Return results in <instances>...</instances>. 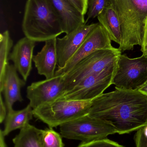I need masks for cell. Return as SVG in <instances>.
<instances>
[{
	"label": "cell",
	"instance_id": "obj_1",
	"mask_svg": "<svg viewBox=\"0 0 147 147\" xmlns=\"http://www.w3.org/2000/svg\"><path fill=\"white\" fill-rule=\"evenodd\" d=\"M88 115L110 124L117 134H129L147 125V96L115 89L93 99Z\"/></svg>",
	"mask_w": 147,
	"mask_h": 147
},
{
	"label": "cell",
	"instance_id": "obj_2",
	"mask_svg": "<svg viewBox=\"0 0 147 147\" xmlns=\"http://www.w3.org/2000/svg\"><path fill=\"white\" fill-rule=\"evenodd\" d=\"M25 36L45 42L63 33L59 18L48 0H27L22 22Z\"/></svg>",
	"mask_w": 147,
	"mask_h": 147
},
{
	"label": "cell",
	"instance_id": "obj_3",
	"mask_svg": "<svg viewBox=\"0 0 147 147\" xmlns=\"http://www.w3.org/2000/svg\"><path fill=\"white\" fill-rule=\"evenodd\" d=\"M121 24V52L142 46L147 18V0H109Z\"/></svg>",
	"mask_w": 147,
	"mask_h": 147
},
{
	"label": "cell",
	"instance_id": "obj_4",
	"mask_svg": "<svg viewBox=\"0 0 147 147\" xmlns=\"http://www.w3.org/2000/svg\"><path fill=\"white\" fill-rule=\"evenodd\" d=\"M92 100H66L60 98L33 109L34 117L50 128L57 127L88 115Z\"/></svg>",
	"mask_w": 147,
	"mask_h": 147
},
{
	"label": "cell",
	"instance_id": "obj_5",
	"mask_svg": "<svg viewBox=\"0 0 147 147\" xmlns=\"http://www.w3.org/2000/svg\"><path fill=\"white\" fill-rule=\"evenodd\" d=\"M121 53L118 48L114 47L98 50L85 58L69 72L64 74L66 92L73 89L88 76L100 73L116 65Z\"/></svg>",
	"mask_w": 147,
	"mask_h": 147
},
{
	"label": "cell",
	"instance_id": "obj_6",
	"mask_svg": "<svg viewBox=\"0 0 147 147\" xmlns=\"http://www.w3.org/2000/svg\"><path fill=\"white\" fill-rule=\"evenodd\" d=\"M63 138L89 142L117 134L114 128L102 120L85 115L60 126Z\"/></svg>",
	"mask_w": 147,
	"mask_h": 147
},
{
	"label": "cell",
	"instance_id": "obj_7",
	"mask_svg": "<svg viewBox=\"0 0 147 147\" xmlns=\"http://www.w3.org/2000/svg\"><path fill=\"white\" fill-rule=\"evenodd\" d=\"M147 80V57L132 59L120 55L112 81L115 89L137 90Z\"/></svg>",
	"mask_w": 147,
	"mask_h": 147
},
{
	"label": "cell",
	"instance_id": "obj_8",
	"mask_svg": "<svg viewBox=\"0 0 147 147\" xmlns=\"http://www.w3.org/2000/svg\"><path fill=\"white\" fill-rule=\"evenodd\" d=\"M117 66V64L100 73L85 78L60 98L66 100H93L102 94L112 84Z\"/></svg>",
	"mask_w": 147,
	"mask_h": 147
},
{
	"label": "cell",
	"instance_id": "obj_9",
	"mask_svg": "<svg viewBox=\"0 0 147 147\" xmlns=\"http://www.w3.org/2000/svg\"><path fill=\"white\" fill-rule=\"evenodd\" d=\"M66 92L64 75L32 83L27 88L26 97L33 109L62 97Z\"/></svg>",
	"mask_w": 147,
	"mask_h": 147
},
{
	"label": "cell",
	"instance_id": "obj_10",
	"mask_svg": "<svg viewBox=\"0 0 147 147\" xmlns=\"http://www.w3.org/2000/svg\"><path fill=\"white\" fill-rule=\"evenodd\" d=\"M111 40L105 28L99 24L89 34L75 54L64 68L58 69L55 76L63 75L90 54L98 50L113 49Z\"/></svg>",
	"mask_w": 147,
	"mask_h": 147
},
{
	"label": "cell",
	"instance_id": "obj_11",
	"mask_svg": "<svg viewBox=\"0 0 147 147\" xmlns=\"http://www.w3.org/2000/svg\"><path fill=\"white\" fill-rule=\"evenodd\" d=\"M99 23L85 24L62 38H57L58 69H62L71 58L89 34Z\"/></svg>",
	"mask_w": 147,
	"mask_h": 147
},
{
	"label": "cell",
	"instance_id": "obj_12",
	"mask_svg": "<svg viewBox=\"0 0 147 147\" xmlns=\"http://www.w3.org/2000/svg\"><path fill=\"white\" fill-rule=\"evenodd\" d=\"M60 20L64 33H70L86 24L83 15L68 0H48Z\"/></svg>",
	"mask_w": 147,
	"mask_h": 147
},
{
	"label": "cell",
	"instance_id": "obj_13",
	"mask_svg": "<svg viewBox=\"0 0 147 147\" xmlns=\"http://www.w3.org/2000/svg\"><path fill=\"white\" fill-rule=\"evenodd\" d=\"M35 42L26 37L22 38L15 45L9 55V60L13 62L17 71L26 81L32 69Z\"/></svg>",
	"mask_w": 147,
	"mask_h": 147
},
{
	"label": "cell",
	"instance_id": "obj_14",
	"mask_svg": "<svg viewBox=\"0 0 147 147\" xmlns=\"http://www.w3.org/2000/svg\"><path fill=\"white\" fill-rule=\"evenodd\" d=\"M57 38L45 41L40 51L33 57V62L40 75H44L46 79L55 76V69L58 65Z\"/></svg>",
	"mask_w": 147,
	"mask_h": 147
},
{
	"label": "cell",
	"instance_id": "obj_15",
	"mask_svg": "<svg viewBox=\"0 0 147 147\" xmlns=\"http://www.w3.org/2000/svg\"><path fill=\"white\" fill-rule=\"evenodd\" d=\"M17 71L14 65H8L1 92H3L4 94L8 111L13 110V105L16 102H21L23 100L21 94V89L26 84V81L19 77Z\"/></svg>",
	"mask_w": 147,
	"mask_h": 147
},
{
	"label": "cell",
	"instance_id": "obj_16",
	"mask_svg": "<svg viewBox=\"0 0 147 147\" xmlns=\"http://www.w3.org/2000/svg\"><path fill=\"white\" fill-rule=\"evenodd\" d=\"M99 24L108 32L111 40L120 45L121 43V24L117 14L110 3L97 17Z\"/></svg>",
	"mask_w": 147,
	"mask_h": 147
},
{
	"label": "cell",
	"instance_id": "obj_17",
	"mask_svg": "<svg viewBox=\"0 0 147 147\" xmlns=\"http://www.w3.org/2000/svg\"><path fill=\"white\" fill-rule=\"evenodd\" d=\"M33 109L29 104L20 110L13 109L8 111L4 129L2 130L4 136L8 135L12 131L26 127L29 124V122L33 119Z\"/></svg>",
	"mask_w": 147,
	"mask_h": 147
},
{
	"label": "cell",
	"instance_id": "obj_18",
	"mask_svg": "<svg viewBox=\"0 0 147 147\" xmlns=\"http://www.w3.org/2000/svg\"><path fill=\"white\" fill-rule=\"evenodd\" d=\"M43 129L28 124L12 140L14 147H41Z\"/></svg>",
	"mask_w": 147,
	"mask_h": 147
},
{
	"label": "cell",
	"instance_id": "obj_19",
	"mask_svg": "<svg viewBox=\"0 0 147 147\" xmlns=\"http://www.w3.org/2000/svg\"><path fill=\"white\" fill-rule=\"evenodd\" d=\"M13 41L9 32L6 30L0 34V91L1 92L4 84L7 68L9 65L10 51Z\"/></svg>",
	"mask_w": 147,
	"mask_h": 147
},
{
	"label": "cell",
	"instance_id": "obj_20",
	"mask_svg": "<svg viewBox=\"0 0 147 147\" xmlns=\"http://www.w3.org/2000/svg\"><path fill=\"white\" fill-rule=\"evenodd\" d=\"M62 137L53 128L44 129L41 147H64Z\"/></svg>",
	"mask_w": 147,
	"mask_h": 147
},
{
	"label": "cell",
	"instance_id": "obj_21",
	"mask_svg": "<svg viewBox=\"0 0 147 147\" xmlns=\"http://www.w3.org/2000/svg\"><path fill=\"white\" fill-rule=\"evenodd\" d=\"M109 3V0H89L86 23L89 19L97 17Z\"/></svg>",
	"mask_w": 147,
	"mask_h": 147
},
{
	"label": "cell",
	"instance_id": "obj_22",
	"mask_svg": "<svg viewBox=\"0 0 147 147\" xmlns=\"http://www.w3.org/2000/svg\"><path fill=\"white\" fill-rule=\"evenodd\" d=\"M77 147H124L109 139H102L89 142H82Z\"/></svg>",
	"mask_w": 147,
	"mask_h": 147
},
{
	"label": "cell",
	"instance_id": "obj_23",
	"mask_svg": "<svg viewBox=\"0 0 147 147\" xmlns=\"http://www.w3.org/2000/svg\"><path fill=\"white\" fill-rule=\"evenodd\" d=\"M134 140L136 147H147V125L136 131Z\"/></svg>",
	"mask_w": 147,
	"mask_h": 147
},
{
	"label": "cell",
	"instance_id": "obj_24",
	"mask_svg": "<svg viewBox=\"0 0 147 147\" xmlns=\"http://www.w3.org/2000/svg\"><path fill=\"white\" fill-rule=\"evenodd\" d=\"M83 15L87 13L89 0H68Z\"/></svg>",
	"mask_w": 147,
	"mask_h": 147
},
{
	"label": "cell",
	"instance_id": "obj_25",
	"mask_svg": "<svg viewBox=\"0 0 147 147\" xmlns=\"http://www.w3.org/2000/svg\"><path fill=\"white\" fill-rule=\"evenodd\" d=\"M0 102V123H2L6 119L8 110L6 104L3 102L1 94V95Z\"/></svg>",
	"mask_w": 147,
	"mask_h": 147
},
{
	"label": "cell",
	"instance_id": "obj_26",
	"mask_svg": "<svg viewBox=\"0 0 147 147\" xmlns=\"http://www.w3.org/2000/svg\"><path fill=\"white\" fill-rule=\"evenodd\" d=\"M141 51L142 53V55L147 57V18L145 24L144 37Z\"/></svg>",
	"mask_w": 147,
	"mask_h": 147
},
{
	"label": "cell",
	"instance_id": "obj_27",
	"mask_svg": "<svg viewBox=\"0 0 147 147\" xmlns=\"http://www.w3.org/2000/svg\"><path fill=\"white\" fill-rule=\"evenodd\" d=\"M0 147H7L5 141V136L2 129L0 130Z\"/></svg>",
	"mask_w": 147,
	"mask_h": 147
},
{
	"label": "cell",
	"instance_id": "obj_28",
	"mask_svg": "<svg viewBox=\"0 0 147 147\" xmlns=\"http://www.w3.org/2000/svg\"><path fill=\"white\" fill-rule=\"evenodd\" d=\"M140 92L147 96V80L146 82L138 89Z\"/></svg>",
	"mask_w": 147,
	"mask_h": 147
}]
</instances>
